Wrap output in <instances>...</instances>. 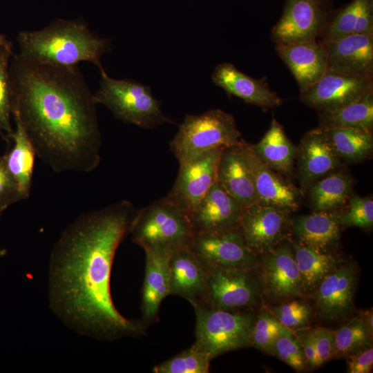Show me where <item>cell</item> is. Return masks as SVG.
<instances>
[{"label": "cell", "instance_id": "obj_1", "mask_svg": "<svg viewBox=\"0 0 373 373\" xmlns=\"http://www.w3.org/2000/svg\"><path fill=\"white\" fill-rule=\"evenodd\" d=\"M137 211L123 200L82 213L52 246L48 273L49 307L79 334L114 341L146 331L142 321L128 319L117 311L111 291L114 257Z\"/></svg>", "mask_w": 373, "mask_h": 373}, {"label": "cell", "instance_id": "obj_2", "mask_svg": "<svg viewBox=\"0 0 373 373\" xmlns=\"http://www.w3.org/2000/svg\"><path fill=\"white\" fill-rule=\"evenodd\" d=\"M12 117L36 155L56 173H89L101 160L97 103L78 66H53L13 54Z\"/></svg>", "mask_w": 373, "mask_h": 373}, {"label": "cell", "instance_id": "obj_3", "mask_svg": "<svg viewBox=\"0 0 373 373\" xmlns=\"http://www.w3.org/2000/svg\"><path fill=\"white\" fill-rule=\"evenodd\" d=\"M17 54L28 59L58 66L87 61L104 70L102 57L112 50L111 39L93 32L82 18L57 19L37 30L20 31Z\"/></svg>", "mask_w": 373, "mask_h": 373}, {"label": "cell", "instance_id": "obj_4", "mask_svg": "<svg viewBox=\"0 0 373 373\" xmlns=\"http://www.w3.org/2000/svg\"><path fill=\"white\" fill-rule=\"evenodd\" d=\"M99 73L94 99L116 119L146 129L173 122L162 112L161 102L154 97L149 86L135 79L113 78L105 70Z\"/></svg>", "mask_w": 373, "mask_h": 373}, {"label": "cell", "instance_id": "obj_5", "mask_svg": "<svg viewBox=\"0 0 373 373\" xmlns=\"http://www.w3.org/2000/svg\"><path fill=\"white\" fill-rule=\"evenodd\" d=\"M244 140L231 113L215 108L201 114H186L170 142L179 163L204 153L240 145Z\"/></svg>", "mask_w": 373, "mask_h": 373}, {"label": "cell", "instance_id": "obj_6", "mask_svg": "<svg viewBox=\"0 0 373 373\" xmlns=\"http://www.w3.org/2000/svg\"><path fill=\"white\" fill-rule=\"evenodd\" d=\"M129 233L146 250H175L188 247L194 233L188 216L166 197L137 209Z\"/></svg>", "mask_w": 373, "mask_h": 373}, {"label": "cell", "instance_id": "obj_7", "mask_svg": "<svg viewBox=\"0 0 373 373\" xmlns=\"http://www.w3.org/2000/svg\"><path fill=\"white\" fill-rule=\"evenodd\" d=\"M195 314L193 345L211 360L225 352L251 346L256 315L251 311L234 312L192 305Z\"/></svg>", "mask_w": 373, "mask_h": 373}, {"label": "cell", "instance_id": "obj_8", "mask_svg": "<svg viewBox=\"0 0 373 373\" xmlns=\"http://www.w3.org/2000/svg\"><path fill=\"white\" fill-rule=\"evenodd\" d=\"M256 271L222 267L207 269L204 291L200 301L194 305L227 311H251L262 291L260 277Z\"/></svg>", "mask_w": 373, "mask_h": 373}, {"label": "cell", "instance_id": "obj_9", "mask_svg": "<svg viewBox=\"0 0 373 373\" xmlns=\"http://www.w3.org/2000/svg\"><path fill=\"white\" fill-rule=\"evenodd\" d=\"M335 11L332 0H285L271 39L276 44L316 41Z\"/></svg>", "mask_w": 373, "mask_h": 373}, {"label": "cell", "instance_id": "obj_10", "mask_svg": "<svg viewBox=\"0 0 373 373\" xmlns=\"http://www.w3.org/2000/svg\"><path fill=\"white\" fill-rule=\"evenodd\" d=\"M188 247L206 269H257L260 264L259 257L247 246L240 227L194 233Z\"/></svg>", "mask_w": 373, "mask_h": 373}, {"label": "cell", "instance_id": "obj_11", "mask_svg": "<svg viewBox=\"0 0 373 373\" xmlns=\"http://www.w3.org/2000/svg\"><path fill=\"white\" fill-rule=\"evenodd\" d=\"M214 149L179 163L177 178L166 198L188 215L217 182L221 151Z\"/></svg>", "mask_w": 373, "mask_h": 373}, {"label": "cell", "instance_id": "obj_12", "mask_svg": "<svg viewBox=\"0 0 373 373\" xmlns=\"http://www.w3.org/2000/svg\"><path fill=\"white\" fill-rule=\"evenodd\" d=\"M373 92V75H351L328 70L300 99L318 113L332 111Z\"/></svg>", "mask_w": 373, "mask_h": 373}, {"label": "cell", "instance_id": "obj_13", "mask_svg": "<svg viewBox=\"0 0 373 373\" xmlns=\"http://www.w3.org/2000/svg\"><path fill=\"white\" fill-rule=\"evenodd\" d=\"M289 214L286 210L259 203L245 208L239 227L248 248L259 257L282 244L291 229Z\"/></svg>", "mask_w": 373, "mask_h": 373}, {"label": "cell", "instance_id": "obj_14", "mask_svg": "<svg viewBox=\"0 0 373 373\" xmlns=\"http://www.w3.org/2000/svg\"><path fill=\"white\" fill-rule=\"evenodd\" d=\"M356 282L354 265L339 264L320 282L314 291L317 314L331 321L347 318L354 307Z\"/></svg>", "mask_w": 373, "mask_h": 373}, {"label": "cell", "instance_id": "obj_15", "mask_svg": "<svg viewBox=\"0 0 373 373\" xmlns=\"http://www.w3.org/2000/svg\"><path fill=\"white\" fill-rule=\"evenodd\" d=\"M262 258V289L270 299L286 301L303 295L300 271L290 246L280 244Z\"/></svg>", "mask_w": 373, "mask_h": 373}, {"label": "cell", "instance_id": "obj_16", "mask_svg": "<svg viewBox=\"0 0 373 373\" xmlns=\"http://www.w3.org/2000/svg\"><path fill=\"white\" fill-rule=\"evenodd\" d=\"M245 207L217 182L187 215L194 233L239 227Z\"/></svg>", "mask_w": 373, "mask_h": 373}, {"label": "cell", "instance_id": "obj_17", "mask_svg": "<svg viewBox=\"0 0 373 373\" xmlns=\"http://www.w3.org/2000/svg\"><path fill=\"white\" fill-rule=\"evenodd\" d=\"M296 160L298 178L304 191L341 166V158L335 152L325 129L320 126L304 135L297 148Z\"/></svg>", "mask_w": 373, "mask_h": 373}, {"label": "cell", "instance_id": "obj_18", "mask_svg": "<svg viewBox=\"0 0 373 373\" xmlns=\"http://www.w3.org/2000/svg\"><path fill=\"white\" fill-rule=\"evenodd\" d=\"M242 150L252 175L258 203L275 207L290 213L300 204V192L278 175L255 154L251 145L243 142Z\"/></svg>", "mask_w": 373, "mask_h": 373}, {"label": "cell", "instance_id": "obj_19", "mask_svg": "<svg viewBox=\"0 0 373 373\" xmlns=\"http://www.w3.org/2000/svg\"><path fill=\"white\" fill-rule=\"evenodd\" d=\"M211 80L229 96L238 97L245 103L265 111L283 104L282 99L269 88L265 78L251 77L239 70L231 63L217 65L211 74Z\"/></svg>", "mask_w": 373, "mask_h": 373}, {"label": "cell", "instance_id": "obj_20", "mask_svg": "<svg viewBox=\"0 0 373 373\" xmlns=\"http://www.w3.org/2000/svg\"><path fill=\"white\" fill-rule=\"evenodd\" d=\"M322 43L328 70L351 75H373V35L354 33Z\"/></svg>", "mask_w": 373, "mask_h": 373}, {"label": "cell", "instance_id": "obj_21", "mask_svg": "<svg viewBox=\"0 0 373 373\" xmlns=\"http://www.w3.org/2000/svg\"><path fill=\"white\" fill-rule=\"evenodd\" d=\"M277 54L294 76L303 93L328 70L327 55L321 40L276 44Z\"/></svg>", "mask_w": 373, "mask_h": 373}, {"label": "cell", "instance_id": "obj_22", "mask_svg": "<svg viewBox=\"0 0 373 373\" xmlns=\"http://www.w3.org/2000/svg\"><path fill=\"white\" fill-rule=\"evenodd\" d=\"M144 283L142 289V321L146 325L157 322L162 300L171 295L169 260L173 252L146 250Z\"/></svg>", "mask_w": 373, "mask_h": 373}, {"label": "cell", "instance_id": "obj_23", "mask_svg": "<svg viewBox=\"0 0 373 373\" xmlns=\"http://www.w3.org/2000/svg\"><path fill=\"white\" fill-rule=\"evenodd\" d=\"M242 143L222 150L217 169V182L247 208L258 203V198L252 175L242 153Z\"/></svg>", "mask_w": 373, "mask_h": 373}, {"label": "cell", "instance_id": "obj_24", "mask_svg": "<svg viewBox=\"0 0 373 373\" xmlns=\"http://www.w3.org/2000/svg\"><path fill=\"white\" fill-rule=\"evenodd\" d=\"M171 294L198 303L204 289L207 269L188 247L175 250L169 260Z\"/></svg>", "mask_w": 373, "mask_h": 373}, {"label": "cell", "instance_id": "obj_25", "mask_svg": "<svg viewBox=\"0 0 373 373\" xmlns=\"http://www.w3.org/2000/svg\"><path fill=\"white\" fill-rule=\"evenodd\" d=\"M338 213L314 211L300 216L291 223L296 241L323 251H330L340 239Z\"/></svg>", "mask_w": 373, "mask_h": 373}, {"label": "cell", "instance_id": "obj_26", "mask_svg": "<svg viewBox=\"0 0 373 373\" xmlns=\"http://www.w3.org/2000/svg\"><path fill=\"white\" fill-rule=\"evenodd\" d=\"M250 145L260 160L271 169L285 175L291 174L297 147L289 140L283 126L275 118L262 139Z\"/></svg>", "mask_w": 373, "mask_h": 373}, {"label": "cell", "instance_id": "obj_27", "mask_svg": "<svg viewBox=\"0 0 373 373\" xmlns=\"http://www.w3.org/2000/svg\"><path fill=\"white\" fill-rule=\"evenodd\" d=\"M14 120L15 128L10 138L13 146L3 159L22 200H25L30 194L37 155L24 128L18 120Z\"/></svg>", "mask_w": 373, "mask_h": 373}, {"label": "cell", "instance_id": "obj_28", "mask_svg": "<svg viewBox=\"0 0 373 373\" xmlns=\"http://www.w3.org/2000/svg\"><path fill=\"white\" fill-rule=\"evenodd\" d=\"M290 243L300 271L303 294H312L340 261L330 251L318 250L296 240H291Z\"/></svg>", "mask_w": 373, "mask_h": 373}, {"label": "cell", "instance_id": "obj_29", "mask_svg": "<svg viewBox=\"0 0 373 373\" xmlns=\"http://www.w3.org/2000/svg\"><path fill=\"white\" fill-rule=\"evenodd\" d=\"M353 180L347 173L334 171L309 187V202L314 211L336 212L351 196Z\"/></svg>", "mask_w": 373, "mask_h": 373}, {"label": "cell", "instance_id": "obj_30", "mask_svg": "<svg viewBox=\"0 0 373 373\" xmlns=\"http://www.w3.org/2000/svg\"><path fill=\"white\" fill-rule=\"evenodd\" d=\"M320 127L355 128L372 131L373 92L332 111L318 113Z\"/></svg>", "mask_w": 373, "mask_h": 373}, {"label": "cell", "instance_id": "obj_31", "mask_svg": "<svg viewBox=\"0 0 373 373\" xmlns=\"http://www.w3.org/2000/svg\"><path fill=\"white\" fill-rule=\"evenodd\" d=\"M341 159L359 162L368 158L373 150L372 131L355 128H325Z\"/></svg>", "mask_w": 373, "mask_h": 373}, {"label": "cell", "instance_id": "obj_32", "mask_svg": "<svg viewBox=\"0 0 373 373\" xmlns=\"http://www.w3.org/2000/svg\"><path fill=\"white\" fill-rule=\"evenodd\" d=\"M372 346V333L358 316L334 331V358L347 357Z\"/></svg>", "mask_w": 373, "mask_h": 373}, {"label": "cell", "instance_id": "obj_33", "mask_svg": "<svg viewBox=\"0 0 373 373\" xmlns=\"http://www.w3.org/2000/svg\"><path fill=\"white\" fill-rule=\"evenodd\" d=\"M210 356L193 344L175 356L153 368L154 373H208Z\"/></svg>", "mask_w": 373, "mask_h": 373}, {"label": "cell", "instance_id": "obj_34", "mask_svg": "<svg viewBox=\"0 0 373 373\" xmlns=\"http://www.w3.org/2000/svg\"><path fill=\"white\" fill-rule=\"evenodd\" d=\"M12 46H0V133L11 138L12 99L9 66L13 55Z\"/></svg>", "mask_w": 373, "mask_h": 373}, {"label": "cell", "instance_id": "obj_35", "mask_svg": "<svg viewBox=\"0 0 373 373\" xmlns=\"http://www.w3.org/2000/svg\"><path fill=\"white\" fill-rule=\"evenodd\" d=\"M289 329L268 309L262 310L255 316L251 333V346L271 354L276 338Z\"/></svg>", "mask_w": 373, "mask_h": 373}, {"label": "cell", "instance_id": "obj_36", "mask_svg": "<svg viewBox=\"0 0 373 373\" xmlns=\"http://www.w3.org/2000/svg\"><path fill=\"white\" fill-rule=\"evenodd\" d=\"M362 3L363 0H353L342 8L335 11L321 36V41H334L354 34Z\"/></svg>", "mask_w": 373, "mask_h": 373}, {"label": "cell", "instance_id": "obj_37", "mask_svg": "<svg viewBox=\"0 0 373 373\" xmlns=\"http://www.w3.org/2000/svg\"><path fill=\"white\" fill-rule=\"evenodd\" d=\"M269 311L286 327L291 330L305 327L312 314V306L303 300H291L270 307Z\"/></svg>", "mask_w": 373, "mask_h": 373}, {"label": "cell", "instance_id": "obj_38", "mask_svg": "<svg viewBox=\"0 0 373 373\" xmlns=\"http://www.w3.org/2000/svg\"><path fill=\"white\" fill-rule=\"evenodd\" d=\"M271 354L276 355L296 371L303 372L307 368L301 343L291 329L278 336L274 342Z\"/></svg>", "mask_w": 373, "mask_h": 373}, {"label": "cell", "instance_id": "obj_39", "mask_svg": "<svg viewBox=\"0 0 373 373\" xmlns=\"http://www.w3.org/2000/svg\"><path fill=\"white\" fill-rule=\"evenodd\" d=\"M341 227H357L363 229L373 225V201L358 195L350 196L347 208L338 214Z\"/></svg>", "mask_w": 373, "mask_h": 373}, {"label": "cell", "instance_id": "obj_40", "mask_svg": "<svg viewBox=\"0 0 373 373\" xmlns=\"http://www.w3.org/2000/svg\"><path fill=\"white\" fill-rule=\"evenodd\" d=\"M318 354V365L320 367L334 358V331L318 327L309 329Z\"/></svg>", "mask_w": 373, "mask_h": 373}, {"label": "cell", "instance_id": "obj_41", "mask_svg": "<svg viewBox=\"0 0 373 373\" xmlns=\"http://www.w3.org/2000/svg\"><path fill=\"white\" fill-rule=\"evenodd\" d=\"M22 200L17 184L0 157V208L6 209L10 204Z\"/></svg>", "mask_w": 373, "mask_h": 373}, {"label": "cell", "instance_id": "obj_42", "mask_svg": "<svg viewBox=\"0 0 373 373\" xmlns=\"http://www.w3.org/2000/svg\"><path fill=\"white\" fill-rule=\"evenodd\" d=\"M345 358L347 359V372L349 373H369L372 370V346L366 347Z\"/></svg>", "mask_w": 373, "mask_h": 373}, {"label": "cell", "instance_id": "obj_43", "mask_svg": "<svg viewBox=\"0 0 373 373\" xmlns=\"http://www.w3.org/2000/svg\"><path fill=\"white\" fill-rule=\"evenodd\" d=\"M354 33L373 35V0H363Z\"/></svg>", "mask_w": 373, "mask_h": 373}, {"label": "cell", "instance_id": "obj_44", "mask_svg": "<svg viewBox=\"0 0 373 373\" xmlns=\"http://www.w3.org/2000/svg\"><path fill=\"white\" fill-rule=\"evenodd\" d=\"M298 338L303 347L307 367L310 369L318 367L317 351L309 330L303 333Z\"/></svg>", "mask_w": 373, "mask_h": 373}, {"label": "cell", "instance_id": "obj_45", "mask_svg": "<svg viewBox=\"0 0 373 373\" xmlns=\"http://www.w3.org/2000/svg\"><path fill=\"white\" fill-rule=\"evenodd\" d=\"M358 316L360 318L364 325L368 329L373 333V313L372 309L367 310H360L358 312Z\"/></svg>", "mask_w": 373, "mask_h": 373}, {"label": "cell", "instance_id": "obj_46", "mask_svg": "<svg viewBox=\"0 0 373 373\" xmlns=\"http://www.w3.org/2000/svg\"><path fill=\"white\" fill-rule=\"evenodd\" d=\"M12 46V43L8 40L6 37L0 33V46Z\"/></svg>", "mask_w": 373, "mask_h": 373}, {"label": "cell", "instance_id": "obj_47", "mask_svg": "<svg viewBox=\"0 0 373 373\" xmlns=\"http://www.w3.org/2000/svg\"><path fill=\"white\" fill-rule=\"evenodd\" d=\"M6 209H3V208H0V218L2 216V213H3V211H5Z\"/></svg>", "mask_w": 373, "mask_h": 373}]
</instances>
